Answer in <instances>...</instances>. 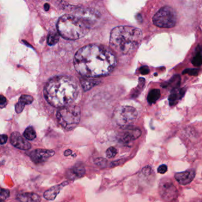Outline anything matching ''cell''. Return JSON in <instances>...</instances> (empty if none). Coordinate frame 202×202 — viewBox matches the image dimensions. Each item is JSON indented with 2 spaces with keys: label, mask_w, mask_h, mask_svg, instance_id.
Listing matches in <instances>:
<instances>
[{
  "label": "cell",
  "mask_w": 202,
  "mask_h": 202,
  "mask_svg": "<svg viewBox=\"0 0 202 202\" xmlns=\"http://www.w3.org/2000/svg\"><path fill=\"white\" fill-rule=\"evenodd\" d=\"M74 64L80 75L94 78L110 74L116 65V59L107 48L97 44H89L76 53Z\"/></svg>",
  "instance_id": "6da1fadb"
},
{
  "label": "cell",
  "mask_w": 202,
  "mask_h": 202,
  "mask_svg": "<svg viewBox=\"0 0 202 202\" xmlns=\"http://www.w3.org/2000/svg\"><path fill=\"white\" fill-rule=\"evenodd\" d=\"M78 93L77 83L68 76L53 77L44 87L46 100L55 108H62L70 106L76 100Z\"/></svg>",
  "instance_id": "7a4b0ae2"
},
{
  "label": "cell",
  "mask_w": 202,
  "mask_h": 202,
  "mask_svg": "<svg viewBox=\"0 0 202 202\" xmlns=\"http://www.w3.org/2000/svg\"><path fill=\"white\" fill-rule=\"evenodd\" d=\"M142 40V32L132 26H118L112 30L110 44L112 49L122 55L132 53L139 46Z\"/></svg>",
  "instance_id": "3957f363"
},
{
  "label": "cell",
  "mask_w": 202,
  "mask_h": 202,
  "mask_svg": "<svg viewBox=\"0 0 202 202\" xmlns=\"http://www.w3.org/2000/svg\"><path fill=\"white\" fill-rule=\"evenodd\" d=\"M57 29L65 39L76 40L85 36L90 30L88 20L71 14L61 17L57 23Z\"/></svg>",
  "instance_id": "277c9868"
},
{
  "label": "cell",
  "mask_w": 202,
  "mask_h": 202,
  "mask_svg": "<svg viewBox=\"0 0 202 202\" xmlns=\"http://www.w3.org/2000/svg\"><path fill=\"white\" fill-rule=\"evenodd\" d=\"M57 120L66 130L75 128L81 119L80 108L76 106H68L61 108L57 114Z\"/></svg>",
  "instance_id": "5b68a950"
},
{
  "label": "cell",
  "mask_w": 202,
  "mask_h": 202,
  "mask_svg": "<svg viewBox=\"0 0 202 202\" xmlns=\"http://www.w3.org/2000/svg\"><path fill=\"white\" fill-rule=\"evenodd\" d=\"M177 20V13L174 9L170 6L160 8L152 19L154 25L160 28L173 27L176 25Z\"/></svg>",
  "instance_id": "8992f818"
},
{
  "label": "cell",
  "mask_w": 202,
  "mask_h": 202,
  "mask_svg": "<svg viewBox=\"0 0 202 202\" xmlns=\"http://www.w3.org/2000/svg\"><path fill=\"white\" fill-rule=\"evenodd\" d=\"M138 117L137 110L131 106H120L117 108L113 115L114 122L119 126L123 127L129 126Z\"/></svg>",
  "instance_id": "52a82bcc"
},
{
  "label": "cell",
  "mask_w": 202,
  "mask_h": 202,
  "mask_svg": "<svg viewBox=\"0 0 202 202\" xmlns=\"http://www.w3.org/2000/svg\"><path fill=\"white\" fill-rule=\"evenodd\" d=\"M159 194L166 202H172L178 196V190L175 185L168 178H162L158 185Z\"/></svg>",
  "instance_id": "ba28073f"
},
{
  "label": "cell",
  "mask_w": 202,
  "mask_h": 202,
  "mask_svg": "<svg viewBox=\"0 0 202 202\" xmlns=\"http://www.w3.org/2000/svg\"><path fill=\"white\" fill-rule=\"evenodd\" d=\"M55 152L51 149H36L29 154V157L35 164H40L46 162L48 159L53 157Z\"/></svg>",
  "instance_id": "9c48e42d"
},
{
  "label": "cell",
  "mask_w": 202,
  "mask_h": 202,
  "mask_svg": "<svg viewBox=\"0 0 202 202\" xmlns=\"http://www.w3.org/2000/svg\"><path fill=\"white\" fill-rule=\"evenodd\" d=\"M123 128V131L119 136V140L123 144H126L130 143L139 138L142 134L141 131L137 127L129 126Z\"/></svg>",
  "instance_id": "30bf717a"
},
{
  "label": "cell",
  "mask_w": 202,
  "mask_h": 202,
  "mask_svg": "<svg viewBox=\"0 0 202 202\" xmlns=\"http://www.w3.org/2000/svg\"><path fill=\"white\" fill-rule=\"evenodd\" d=\"M10 143L14 147L21 150H29L32 148L31 144L17 132L11 133Z\"/></svg>",
  "instance_id": "8fae6325"
},
{
  "label": "cell",
  "mask_w": 202,
  "mask_h": 202,
  "mask_svg": "<svg viewBox=\"0 0 202 202\" xmlns=\"http://www.w3.org/2000/svg\"><path fill=\"white\" fill-rule=\"evenodd\" d=\"M85 174L84 165L81 162L76 163L66 172V177L70 180H74L83 177Z\"/></svg>",
  "instance_id": "7c38bea8"
},
{
  "label": "cell",
  "mask_w": 202,
  "mask_h": 202,
  "mask_svg": "<svg viewBox=\"0 0 202 202\" xmlns=\"http://www.w3.org/2000/svg\"><path fill=\"white\" fill-rule=\"evenodd\" d=\"M195 177V172L193 170H187L175 174V179L181 185L186 186L190 183Z\"/></svg>",
  "instance_id": "4fadbf2b"
},
{
  "label": "cell",
  "mask_w": 202,
  "mask_h": 202,
  "mask_svg": "<svg viewBox=\"0 0 202 202\" xmlns=\"http://www.w3.org/2000/svg\"><path fill=\"white\" fill-rule=\"evenodd\" d=\"M69 183V181H64L62 183L52 187L44 192V199L47 200H54L63 187L68 185Z\"/></svg>",
  "instance_id": "5bb4252c"
},
{
  "label": "cell",
  "mask_w": 202,
  "mask_h": 202,
  "mask_svg": "<svg viewBox=\"0 0 202 202\" xmlns=\"http://www.w3.org/2000/svg\"><path fill=\"white\" fill-rule=\"evenodd\" d=\"M17 199L20 202H40L41 197L34 193H20Z\"/></svg>",
  "instance_id": "9a60e30c"
},
{
  "label": "cell",
  "mask_w": 202,
  "mask_h": 202,
  "mask_svg": "<svg viewBox=\"0 0 202 202\" xmlns=\"http://www.w3.org/2000/svg\"><path fill=\"white\" fill-rule=\"evenodd\" d=\"M184 93L185 90L183 89L172 90L168 98L169 103L171 106L176 104L178 101L181 99V98L183 97Z\"/></svg>",
  "instance_id": "2e32d148"
},
{
  "label": "cell",
  "mask_w": 202,
  "mask_h": 202,
  "mask_svg": "<svg viewBox=\"0 0 202 202\" xmlns=\"http://www.w3.org/2000/svg\"><path fill=\"white\" fill-rule=\"evenodd\" d=\"M180 81L181 78L180 76H174L173 77H172L170 81H168V82H164L162 87L166 89L171 88L172 90L178 89L180 84Z\"/></svg>",
  "instance_id": "e0dca14e"
},
{
  "label": "cell",
  "mask_w": 202,
  "mask_h": 202,
  "mask_svg": "<svg viewBox=\"0 0 202 202\" xmlns=\"http://www.w3.org/2000/svg\"><path fill=\"white\" fill-rule=\"evenodd\" d=\"M161 96V91L159 89H153L151 90L147 97V100L149 104L155 103Z\"/></svg>",
  "instance_id": "ac0fdd59"
},
{
  "label": "cell",
  "mask_w": 202,
  "mask_h": 202,
  "mask_svg": "<svg viewBox=\"0 0 202 202\" xmlns=\"http://www.w3.org/2000/svg\"><path fill=\"white\" fill-rule=\"evenodd\" d=\"M191 62L195 67H199L202 65V48L200 46H198L196 48L195 55L192 59Z\"/></svg>",
  "instance_id": "d6986e66"
},
{
  "label": "cell",
  "mask_w": 202,
  "mask_h": 202,
  "mask_svg": "<svg viewBox=\"0 0 202 202\" xmlns=\"http://www.w3.org/2000/svg\"><path fill=\"white\" fill-rule=\"evenodd\" d=\"M81 83L84 90L85 91H88L89 90L95 85L98 82L93 78H85L81 80Z\"/></svg>",
  "instance_id": "ffe728a7"
},
{
  "label": "cell",
  "mask_w": 202,
  "mask_h": 202,
  "mask_svg": "<svg viewBox=\"0 0 202 202\" xmlns=\"http://www.w3.org/2000/svg\"><path fill=\"white\" fill-rule=\"evenodd\" d=\"M23 136L25 139L33 140L36 138V133L32 127H28L23 133Z\"/></svg>",
  "instance_id": "44dd1931"
},
{
  "label": "cell",
  "mask_w": 202,
  "mask_h": 202,
  "mask_svg": "<svg viewBox=\"0 0 202 202\" xmlns=\"http://www.w3.org/2000/svg\"><path fill=\"white\" fill-rule=\"evenodd\" d=\"M59 40V38L58 34L56 33H51L48 37V40H47V42L48 44L50 46H52L54 44H57V43L58 42Z\"/></svg>",
  "instance_id": "7402d4cb"
},
{
  "label": "cell",
  "mask_w": 202,
  "mask_h": 202,
  "mask_svg": "<svg viewBox=\"0 0 202 202\" xmlns=\"http://www.w3.org/2000/svg\"><path fill=\"white\" fill-rule=\"evenodd\" d=\"M33 101V98L31 95H22L20 98L19 101L21 102L22 103H23L25 105H27V104H30Z\"/></svg>",
  "instance_id": "603a6c76"
},
{
  "label": "cell",
  "mask_w": 202,
  "mask_h": 202,
  "mask_svg": "<svg viewBox=\"0 0 202 202\" xmlns=\"http://www.w3.org/2000/svg\"><path fill=\"white\" fill-rule=\"evenodd\" d=\"M117 153V151L116 148L113 146L109 147L106 152V155L108 158H113L115 157Z\"/></svg>",
  "instance_id": "cb8c5ba5"
},
{
  "label": "cell",
  "mask_w": 202,
  "mask_h": 202,
  "mask_svg": "<svg viewBox=\"0 0 202 202\" xmlns=\"http://www.w3.org/2000/svg\"><path fill=\"white\" fill-rule=\"evenodd\" d=\"M94 162L95 164L97 165V166L101 167V168L106 167L108 164V160L103 158H96V159H95Z\"/></svg>",
  "instance_id": "d4e9b609"
},
{
  "label": "cell",
  "mask_w": 202,
  "mask_h": 202,
  "mask_svg": "<svg viewBox=\"0 0 202 202\" xmlns=\"http://www.w3.org/2000/svg\"><path fill=\"white\" fill-rule=\"evenodd\" d=\"M10 196V192L9 190L7 189H1L0 192V199L1 201L5 200Z\"/></svg>",
  "instance_id": "484cf974"
},
{
  "label": "cell",
  "mask_w": 202,
  "mask_h": 202,
  "mask_svg": "<svg viewBox=\"0 0 202 202\" xmlns=\"http://www.w3.org/2000/svg\"><path fill=\"white\" fill-rule=\"evenodd\" d=\"M199 70L195 68H189L184 70L183 72V74H188L190 76H197L199 74Z\"/></svg>",
  "instance_id": "4316f807"
},
{
  "label": "cell",
  "mask_w": 202,
  "mask_h": 202,
  "mask_svg": "<svg viewBox=\"0 0 202 202\" xmlns=\"http://www.w3.org/2000/svg\"><path fill=\"white\" fill-rule=\"evenodd\" d=\"M25 104H24L23 103H22L20 101H19L16 104V106H15V108H16V111L17 113H21L24 108H25Z\"/></svg>",
  "instance_id": "83f0119b"
},
{
  "label": "cell",
  "mask_w": 202,
  "mask_h": 202,
  "mask_svg": "<svg viewBox=\"0 0 202 202\" xmlns=\"http://www.w3.org/2000/svg\"><path fill=\"white\" fill-rule=\"evenodd\" d=\"M168 170V167L166 165L163 164L161 165H160L159 167L158 168V172L159 173V174H165L167 171Z\"/></svg>",
  "instance_id": "f1b7e54d"
},
{
  "label": "cell",
  "mask_w": 202,
  "mask_h": 202,
  "mask_svg": "<svg viewBox=\"0 0 202 202\" xmlns=\"http://www.w3.org/2000/svg\"><path fill=\"white\" fill-rule=\"evenodd\" d=\"M140 72L142 75H147L149 73V69L147 66H143L140 69Z\"/></svg>",
  "instance_id": "f546056e"
},
{
  "label": "cell",
  "mask_w": 202,
  "mask_h": 202,
  "mask_svg": "<svg viewBox=\"0 0 202 202\" xmlns=\"http://www.w3.org/2000/svg\"><path fill=\"white\" fill-rule=\"evenodd\" d=\"M8 140V136L6 135H1V144L4 145L6 143Z\"/></svg>",
  "instance_id": "4dcf8cb0"
},
{
  "label": "cell",
  "mask_w": 202,
  "mask_h": 202,
  "mask_svg": "<svg viewBox=\"0 0 202 202\" xmlns=\"http://www.w3.org/2000/svg\"><path fill=\"white\" fill-rule=\"evenodd\" d=\"M6 99L5 97H4L2 95H1L0 97V104L1 106V108H3V106H5L6 104Z\"/></svg>",
  "instance_id": "1f68e13d"
},
{
  "label": "cell",
  "mask_w": 202,
  "mask_h": 202,
  "mask_svg": "<svg viewBox=\"0 0 202 202\" xmlns=\"http://www.w3.org/2000/svg\"><path fill=\"white\" fill-rule=\"evenodd\" d=\"M72 152V151H71V149H67V150H66V151H65V152H64V155L66 156V157L70 156V155H71Z\"/></svg>",
  "instance_id": "d6a6232c"
},
{
  "label": "cell",
  "mask_w": 202,
  "mask_h": 202,
  "mask_svg": "<svg viewBox=\"0 0 202 202\" xmlns=\"http://www.w3.org/2000/svg\"><path fill=\"white\" fill-rule=\"evenodd\" d=\"M50 8V6L49 4H45L44 6V8L45 11H48L49 10Z\"/></svg>",
  "instance_id": "836d02e7"
}]
</instances>
